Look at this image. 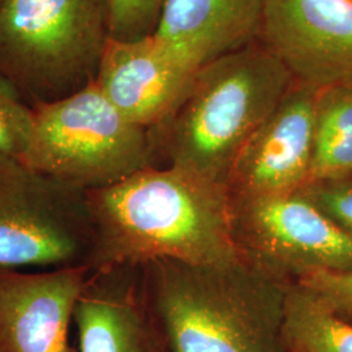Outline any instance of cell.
Masks as SVG:
<instances>
[{"instance_id":"cell-1","label":"cell","mask_w":352,"mask_h":352,"mask_svg":"<svg viewBox=\"0 0 352 352\" xmlns=\"http://www.w3.org/2000/svg\"><path fill=\"white\" fill-rule=\"evenodd\" d=\"M87 196L90 272L157 260L227 264L241 257L226 184L174 166H151Z\"/></svg>"},{"instance_id":"cell-2","label":"cell","mask_w":352,"mask_h":352,"mask_svg":"<svg viewBox=\"0 0 352 352\" xmlns=\"http://www.w3.org/2000/svg\"><path fill=\"white\" fill-rule=\"evenodd\" d=\"M142 273L167 352H286L292 282L243 254L218 265L157 260Z\"/></svg>"},{"instance_id":"cell-3","label":"cell","mask_w":352,"mask_h":352,"mask_svg":"<svg viewBox=\"0 0 352 352\" xmlns=\"http://www.w3.org/2000/svg\"><path fill=\"white\" fill-rule=\"evenodd\" d=\"M292 84L257 41L204 64L176 113L151 131L154 151L168 166L226 184L240 151Z\"/></svg>"},{"instance_id":"cell-4","label":"cell","mask_w":352,"mask_h":352,"mask_svg":"<svg viewBox=\"0 0 352 352\" xmlns=\"http://www.w3.org/2000/svg\"><path fill=\"white\" fill-rule=\"evenodd\" d=\"M111 0H0V76L29 104L94 82L107 46Z\"/></svg>"},{"instance_id":"cell-5","label":"cell","mask_w":352,"mask_h":352,"mask_svg":"<svg viewBox=\"0 0 352 352\" xmlns=\"http://www.w3.org/2000/svg\"><path fill=\"white\" fill-rule=\"evenodd\" d=\"M34 107L24 164L82 190L104 188L153 166L149 129L129 122L94 82Z\"/></svg>"},{"instance_id":"cell-6","label":"cell","mask_w":352,"mask_h":352,"mask_svg":"<svg viewBox=\"0 0 352 352\" xmlns=\"http://www.w3.org/2000/svg\"><path fill=\"white\" fill-rule=\"evenodd\" d=\"M91 247L87 190L0 157V270L89 266Z\"/></svg>"},{"instance_id":"cell-7","label":"cell","mask_w":352,"mask_h":352,"mask_svg":"<svg viewBox=\"0 0 352 352\" xmlns=\"http://www.w3.org/2000/svg\"><path fill=\"white\" fill-rule=\"evenodd\" d=\"M240 253L289 282L315 273L352 272V235L300 190L231 196Z\"/></svg>"},{"instance_id":"cell-8","label":"cell","mask_w":352,"mask_h":352,"mask_svg":"<svg viewBox=\"0 0 352 352\" xmlns=\"http://www.w3.org/2000/svg\"><path fill=\"white\" fill-rule=\"evenodd\" d=\"M257 42L296 82L352 84V0H267Z\"/></svg>"},{"instance_id":"cell-9","label":"cell","mask_w":352,"mask_h":352,"mask_svg":"<svg viewBox=\"0 0 352 352\" xmlns=\"http://www.w3.org/2000/svg\"><path fill=\"white\" fill-rule=\"evenodd\" d=\"M318 90L294 81L240 151L227 177L231 196L292 193L309 183Z\"/></svg>"},{"instance_id":"cell-10","label":"cell","mask_w":352,"mask_h":352,"mask_svg":"<svg viewBox=\"0 0 352 352\" xmlns=\"http://www.w3.org/2000/svg\"><path fill=\"white\" fill-rule=\"evenodd\" d=\"M199 69L155 34L110 38L96 84L129 122L153 131L176 113Z\"/></svg>"},{"instance_id":"cell-11","label":"cell","mask_w":352,"mask_h":352,"mask_svg":"<svg viewBox=\"0 0 352 352\" xmlns=\"http://www.w3.org/2000/svg\"><path fill=\"white\" fill-rule=\"evenodd\" d=\"M89 274V266L0 270V352H77L69 327Z\"/></svg>"},{"instance_id":"cell-12","label":"cell","mask_w":352,"mask_h":352,"mask_svg":"<svg viewBox=\"0 0 352 352\" xmlns=\"http://www.w3.org/2000/svg\"><path fill=\"white\" fill-rule=\"evenodd\" d=\"M78 352H167L141 266L90 272L76 302Z\"/></svg>"},{"instance_id":"cell-13","label":"cell","mask_w":352,"mask_h":352,"mask_svg":"<svg viewBox=\"0 0 352 352\" xmlns=\"http://www.w3.org/2000/svg\"><path fill=\"white\" fill-rule=\"evenodd\" d=\"M267 0H164L153 34L204 64L257 41Z\"/></svg>"},{"instance_id":"cell-14","label":"cell","mask_w":352,"mask_h":352,"mask_svg":"<svg viewBox=\"0 0 352 352\" xmlns=\"http://www.w3.org/2000/svg\"><path fill=\"white\" fill-rule=\"evenodd\" d=\"M347 177H352V84L318 90L309 183Z\"/></svg>"},{"instance_id":"cell-15","label":"cell","mask_w":352,"mask_h":352,"mask_svg":"<svg viewBox=\"0 0 352 352\" xmlns=\"http://www.w3.org/2000/svg\"><path fill=\"white\" fill-rule=\"evenodd\" d=\"M283 346L286 352H352V324L312 289L292 282L286 300Z\"/></svg>"},{"instance_id":"cell-16","label":"cell","mask_w":352,"mask_h":352,"mask_svg":"<svg viewBox=\"0 0 352 352\" xmlns=\"http://www.w3.org/2000/svg\"><path fill=\"white\" fill-rule=\"evenodd\" d=\"M34 129V107L0 76V157L24 161Z\"/></svg>"},{"instance_id":"cell-17","label":"cell","mask_w":352,"mask_h":352,"mask_svg":"<svg viewBox=\"0 0 352 352\" xmlns=\"http://www.w3.org/2000/svg\"><path fill=\"white\" fill-rule=\"evenodd\" d=\"M164 0H111L110 34L131 41L153 34Z\"/></svg>"},{"instance_id":"cell-18","label":"cell","mask_w":352,"mask_h":352,"mask_svg":"<svg viewBox=\"0 0 352 352\" xmlns=\"http://www.w3.org/2000/svg\"><path fill=\"white\" fill-rule=\"evenodd\" d=\"M300 192L352 235V177L312 182L304 186Z\"/></svg>"},{"instance_id":"cell-19","label":"cell","mask_w":352,"mask_h":352,"mask_svg":"<svg viewBox=\"0 0 352 352\" xmlns=\"http://www.w3.org/2000/svg\"><path fill=\"white\" fill-rule=\"evenodd\" d=\"M296 282L312 289L337 315L352 324V272L315 273Z\"/></svg>"}]
</instances>
